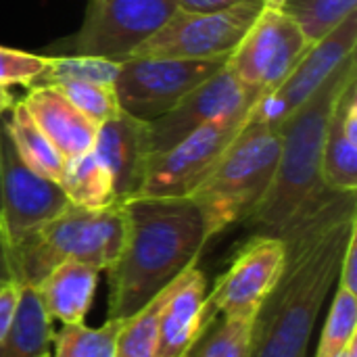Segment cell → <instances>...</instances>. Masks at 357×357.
Segmentation results:
<instances>
[{
	"mask_svg": "<svg viewBox=\"0 0 357 357\" xmlns=\"http://www.w3.org/2000/svg\"><path fill=\"white\" fill-rule=\"evenodd\" d=\"M123 320H105L102 326L69 324L52 337L50 357H115V339Z\"/></svg>",
	"mask_w": 357,
	"mask_h": 357,
	"instance_id": "23",
	"label": "cell"
},
{
	"mask_svg": "<svg viewBox=\"0 0 357 357\" xmlns=\"http://www.w3.org/2000/svg\"><path fill=\"white\" fill-rule=\"evenodd\" d=\"M100 270L79 264L63 261L52 268L36 287V295L52 322L84 324L98 287Z\"/></svg>",
	"mask_w": 357,
	"mask_h": 357,
	"instance_id": "19",
	"label": "cell"
},
{
	"mask_svg": "<svg viewBox=\"0 0 357 357\" xmlns=\"http://www.w3.org/2000/svg\"><path fill=\"white\" fill-rule=\"evenodd\" d=\"M119 65L121 61H111L102 56H84V54L50 56L44 73L36 79L33 86H56L67 82H90V84L113 86L119 73Z\"/></svg>",
	"mask_w": 357,
	"mask_h": 357,
	"instance_id": "25",
	"label": "cell"
},
{
	"mask_svg": "<svg viewBox=\"0 0 357 357\" xmlns=\"http://www.w3.org/2000/svg\"><path fill=\"white\" fill-rule=\"evenodd\" d=\"M176 0H90L73 54L126 61L174 13Z\"/></svg>",
	"mask_w": 357,
	"mask_h": 357,
	"instance_id": "9",
	"label": "cell"
},
{
	"mask_svg": "<svg viewBox=\"0 0 357 357\" xmlns=\"http://www.w3.org/2000/svg\"><path fill=\"white\" fill-rule=\"evenodd\" d=\"M21 102L65 161L92 151L98 126L79 113L59 88L33 86Z\"/></svg>",
	"mask_w": 357,
	"mask_h": 357,
	"instance_id": "17",
	"label": "cell"
},
{
	"mask_svg": "<svg viewBox=\"0 0 357 357\" xmlns=\"http://www.w3.org/2000/svg\"><path fill=\"white\" fill-rule=\"evenodd\" d=\"M322 180L335 192H357V73L341 88L328 117Z\"/></svg>",
	"mask_w": 357,
	"mask_h": 357,
	"instance_id": "18",
	"label": "cell"
},
{
	"mask_svg": "<svg viewBox=\"0 0 357 357\" xmlns=\"http://www.w3.org/2000/svg\"><path fill=\"white\" fill-rule=\"evenodd\" d=\"M123 236V203L102 209H86L69 203L50 222L8 243L13 280L33 289L63 261H79L107 272L121 251Z\"/></svg>",
	"mask_w": 357,
	"mask_h": 357,
	"instance_id": "4",
	"label": "cell"
},
{
	"mask_svg": "<svg viewBox=\"0 0 357 357\" xmlns=\"http://www.w3.org/2000/svg\"><path fill=\"white\" fill-rule=\"evenodd\" d=\"M59 186L63 188L69 203L77 207L102 209L119 203L115 197L113 178L102 161L94 155V151L67 159L59 178Z\"/></svg>",
	"mask_w": 357,
	"mask_h": 357,
	"instance_id": "21",
	"label": "cell"
},
{
	"mask_svg": "<svg viewBox=\"0 0 357 357\" xmlns=\"http://www.w3.org/2000/svg\"><path fill=\"white\" fill-rule=\"evenodd\" d=\"M253 0L220 13H184L178 10L149 38L132 56L165 59H215L230 54L253 25L261 10Z\"/></svg>",
	"mask_w": 357,
	"mask_h": 357,
	"instance_id": "7",
	"label": "cell"
},
{
	"mask_svg": "<svg viewBox=\"0 0 357 357\" xmlns=\"http://www.w3.org/2000/svg\"><path fill=\"white\" fill-rule=\"evenodd\" d=\"M243 126V119L205 123L167 151L149 155L136 197H190Z\"/></svg>",
	"mask_w": 357,
	"mask_h": 357,
	"instance_id": "10",
	"label": "cell"
},
{
	"mask_svg": "<svg viewBox=\"0 0 357 357\" xmlns=\"http://www.w3.org/2000/svg\"><path fill=\"white\" fill-rule=\"evenodd\" d=\"M48 59L50 56H40V54L0 46V86L31 88L36 79L44 73Z\"/></svg>",
	"mask_w": 357,
	"mask_h": 357,
	"instance_id": "30",
	"label": "cell"
},
{
	"mask_svg": "<svg viewBox=\"0 0 357 357\" xmlns=\"http://www.w3.org/2000/svg\"><path fill=\"white\" fill-rule=\"evenodd\" d=\"M261 92L243 84L224 65L192 92H188L172 111L146 123L149 155L167 151L178 140L195 132L197 128L213 121H247L253 105Z\"/></svg>",
	"mask_w": 357,
	"mask_h": 357,
	"instance_id": "11",
	"label": "cell"
},
{
	"mask_svg": "<svg viewBox=\"0 0 357 357\" xmlns=\"http://www.w3.org/2000/svg\"><path fill=\"white\" fill-rule=\"evenodd\" d=\"M305 357H307V356H305Z\"/></svg>",
	"mask_w": 357,
	"mask_h": 357,
	"instance_id": "39",
	"label": "cell"
},
{
	"mask_svg": "<svg viewBox=\"0 0 357 357\" xmlns=\"http://www.w3.org/2000/svg\"><path fill=\"white\" fill-rule=\"evenodd\" d=\"M247 2L253 0H176V6L184 13H220Z\"/></svg>",
	"mask_w": 357,
	"mask_h": 357,
	"instance_id": "33",
	"label": "cell"
},
{
	"mask_svg": "<svg viewBox=\"0 0 357 357\" xmlns=\"http://www.w3.org/2000/svg\"><path fill=\"white\" fill-rule=\"evenodd\" d=\"M284 257L287 249L282 238L253 234L211 289L207 297L209 320L253 322L261 303L280 278Z\"/></svg>",
	"mask_w": 357,
	"mask_h": 357,
	"instance_id": "12",
	"label": "cell"
},
{
	"mask_svg": "<svg viewBox=\"0 0 357 357\" xmlns=\"http://www.w3.org/2000/svg\"><path fill=\"white\" fill-rule=\"evenodd\" d=\"M19 297H21V284L15 280L8 282H0V343L4 341V337L8 335L15 314H17V305H19Z\"/></svg>",
	"mask_w": 357,
	"mask_h": 357,
	"instance_id": "31",
	"label": "cell"
},
{
	"mask_svg": "<svg viewBox=\"0 0 357 357\" xmlns=\"http://www.w3.org/2000/svg\"><path fill=\"white\" fill-rule=\"evenodd\" d=\"M357 232L356 192L326 190L276 236L287 257L251 328L249 357H305L314 326Z\"/></svg>",
	"mask_w": 357,
	"mask_h": 357,
	"instance_id": "1",
	"label": "cell"
},
{
	"mask_svg": "<svg viewBox=\"0 0 357 357\" xmlns=\"http://www.w3.org/2000/svg\"><path fill=\"white\" fill-rule=\"evenodd\" d=\"M357 337V295L337 284L316 357H335Z\"/></svg>",
	"mask_w": 357,
	"mask_h": 357,
	"instance_id": "28",
	"label": "cell"
},
{
	"mask_svg": "<svg viewBox=\"0 0 357 357\" xmlns=\"http://www.w3.org/2000/svg\"><path fill=\"white\" fill-rule=\"evenodd\" d=\"M6 126H8L10 140H13L19 157L23 159V163L31 172L59 182L63 167H65V159L52 146V142L44 136V132L31 119V115L27 113V109L21 100L13 105Z\"/></svg>",
	"mask_w": 357,
	"mask_h": 357,
	"instance_id": "22",
	"label": "cell"
},
{
	"mask_svg": "<svg viewBox=\"0 0 357 357\" xmlns=\"http://www.w3.org/2000/svg\"><path fill=\"white\" fill-rule=\"evenodd\" d=\"M280 134L261 121H245L213 169L190 195L199 205L209 238L245 224L266 199L276 174Z\"/></svg>",
	"mask_w": 357,
	"mask_h": 357,
	"instance_id": "5",
	"label": "cell"
},
{
	"mask_svg": "<svg viewBox=\"0 0 357 357\" xmlns=\"http://www.w3.org/2000/svg\"><path fill=\"white\" fill-rule=\"evenodd\" d=\"M92 151L109 169L117 201L123 203L134 199L142 184L149 159L146 121L119 111L115 117L98 126Z\"/></svg>",
	"mask_w": 357,
	"mask_h": 357,
	"instance_id": "16",
	"label": "cell"
},
{
	"mask_svg": "<svg viewBox=\"0 0 357 357\" xmlns=\"http://www.w3.org/2000/svg\"><path fill=\"white\" fill-rule=\"evenodd\" d=\"M357 73L356 52L278 128L280 155L270 190L257 211L245 222L255 234L276 236L326 190L322 180V149L328 117L347 79Z\"/></svg>",
	"mask_w": 357,
	"mask_h": 357,
	"instance_id": "3",
	"label": "cell"
},
{
	"mask_svg": "<svg viewBox=\"0 0 357 357\" xmlns=\"http://www.w3.org/2000/svg\"><path fill=\"white\" fill-rule=\"evenodd\" d=\"M339 287L347 289L349 293L357 295V232L349 238L345 255H343V264H341V272H339Z\"/></svg>",
	"mask_w": 357,
	"mask_h": 357,
	"instance_id": "32",
	"label": "cell"
},
{
	"mask_svg": "<svg viewBox=\"0 0 357 357\" xmlns=\"http://www.w3.org/2000/svg\"><path fill=\"white\" fill-rule=\"evenodd\" d=\"M0 228H2V151H0Z\"/></svg>",
	"mask_w": 357,
	"mask_h": 357,
	"instance_id": "38",
	"label": "cell"
},
{
	"mask_svg": "<svg viewBox=\"0 0 357 357\" xmlns=\"http://www.w3.org/2000/svg\"><path fill=\"white\" fill-rule=\"evenodd\" d=\"M52 324L36 291L21 287L13 326L0 343V357H50L54 337Z\"/></svg>",
	"mask_w": 357,
	"mask_h": 357,
	"instance_id": "20",
	"label": "cell"
},
{
	"mask_svg": "<svg viewBox=\"0 0 357 357\" xmlns=\"http://www.w3.org/2000/svg\"><path fill=\"white\" fill-rule=\"evenodd\" d=\"M357 0H287L282 10L299 25L310 44L320 42L356 13Z\"/></svg>",
	"mask_w": 357,
	"mask_h": 357,
	"instance_id": "24",
	"label": "cell"
},
{
	"mask_svg": "<svg viewBox=\"0 0 357 357\" xmlns=\"http://www.w3.org/2000/svg\"><path fill=\"white\" fill-rule=\"evenodd\" d=\"M356 46L357 15L354 13L326 38L312 44L278 88L259 96L247 121H261L278 130L333 75V71L356 52Z\"/></svg>",
	"mask_w": 357,
	"mask_h": 357,
	"instance_id": "13",
	"label": "cell"
},
{
	"mask_svg": "<svg viewBox=\"0 0 357 357\" xmlns=\"http://www.w3.org/2000/svg\"><path fill=\"white\" fill-rule=\"evenodd\" d=\"M165 291L138 314L121 322L115 339V357H157L159 310Z\"/></svg>",
	"mask_w": 357,
	"mask_h": 357,
	"instance_id": "26",
	"label": "cell"
},
{
	"mask_svg": "<svg viewBox=\"0 0 357 357\" xmlns=\"http://www.w3.org/2000/svg\"><path fill=\"white\" fill-rule=\"evenodd\" d=\"M264 6H270V8H282L287 0H259Z\"/></svg>",
	"mask_w": 357,
	"mask_h": 357,
	"instance_id": "37",
	"label": "cell"
},
{
	"mask_svg": "<svg viewBox=\"0 0 357 357\" xmlns=\"http://www.w3.org/2000/svg\"><path fill=\"white\" fill-rule=\"evenodd\" d=\"M310 46L299 25L282 8L261 6L249 31L228 54L226 67L264 96L287 79Z\"/></svg>",
	"mask_w": 357,
	"mask_h": 357,
	"instance_id": "8",
	"label": "cell"
},
{
	"mask_svg": "<svg viewBox=\"0 0 357 357\" xmlns=\"http://www.w3.org/2000/svg\"><path fill=\"white\" fill-rule=\"evenodd\" d=\"M126 236L107 270V320H128L197 266L211 241L190 197H134L123 201Z\"/></svg>",
	"mask_w": 357,
	"mask_h": 357,
	"instance_id": "2",
	"label": "cell"
},
{
	"mask_svg": "<svg viewBox=\"0 0 357 357\" xmlns=\"http://www.w3.org/2000/svg\"><path fill=\"white\" fill-rule=\"evenodd\" d=\"M13 105H15V96L10 94V90H8L6 86H0V117H2L6 111H10Z\"/></svg>",
	"mask_w": 357,
	"mask_h": 357,
	"instance_id": "35",
	"label": "cell"
},
{
	"mask_svg": "<svg viewBox=\"0 0 357 357\" xmlns=\"http://www.w3.org/2000/svg\"><path fill=\"white\" fill-rule=\"evenodd\" d=\"M335 357H357V337L356 339H351V341L347 343V347H345L341 354H337Z\"/></svg>",
	"mask_w": 357,
	"mask_h": 357,
	"instance_id": "36",
	"label": "cell"
},
{
	"mask_svg": "<svg viewBox=\"0 0 357 357\" xmlns=\"http://www.w3.org/2000/svg\"><path fill=\"white\" fill-rule=\"evenodd\" d=\"M8 280H13L10 259H8V238L0 228V282H8Z\"/></svg>",
	"mask_w": 357,
	"mask_h": 357,
	"instance_id": "34",
	"label": "cell"
},
{
	"mask_svg": "<svg viewBox=\"0 0 357 357\" xmlns=\"http://www.w3.org/2000/svg\"><path fill=\"white\" fill-rule=\"evenodd\" d=\"M226 61L228 54L215 59L130 56L121 61L113 84L117 102L121 111L151 123L220 71Z\"/></svg>",
	"mask_w": 357,
	"mask_h": 357,
	"instance_id": "6",
	"label": "cell"
},
{
	"mask_svg": "<svg viewBox=\"0 0 357 357\" xmlns=\"http://www.w3.org/2000/svg\"><path fill=\"white\" fill-rule=\"evenodd\" d=\"M0 151H2V230L8 243L29 230L50 222L69 207L59 182L31 172L19 157L6 126L0 117Z\"/></svg>",
	"mask_w": 357,
	"mask_h": 357,
	"instance_id": "14",
	"label": "cell"
},
{
	"mask_svg": "<svg viewBox=\"0 0 357 357\" xmlns=\"http://www.w3.org/2000/svg\"><path fill=\"white\" fill-rule=\"evenodd\" d=\"M54 88H59L67 96V100L96 126L109 121L121 111L113 86L90 84V82H67V84H56Z\"/></svg>",
	"mask_w": 357,
	"mask_h": 357,
	"instance_id": "29",
	"label": "cell"
},
{
	"mask_svg": "<svg viewBox=\"0 0 357 357\" xmlns=\"http://www.w3.org/2000/svg\"><path fill=\"white\" fill-rule=\"evenodd\" d=\"M251 328L249 320L215 318L186 357H249Z\"/></svg>",
	"mask_w": 357,
	"mask_h": 357,
	"instance_id": "27",
	"label": "cell"
},
{
	"mask_svg": "<svg viewBox=\"0 0 357 357\" xmlns=\"http://www.w3.org/2000/svg\"><path fill=\"white\" fill-rule=\"evenodd\" d=\"M207 278L195 266L165 289L159 310L157 357H186L211 324Z\"/></svg>",
	"mask_w": 357,
	"mask_h": 357,
	"instance_id": "15",
	"label": "cell"
}]
</instances>
